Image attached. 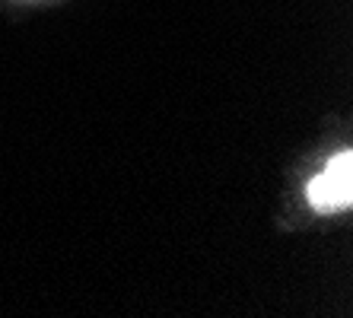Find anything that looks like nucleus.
Masks as SVG:
<instances>
[{"mask_svg": "<svg viewBox=\"0 0 353 318\" xmlns=\"http://www.w3.org/2000/svg\"><path fill=\"white\" fill-rule=\"evenodd\" d=\"M309 197H312V204L321 207V210L350 204V197H353V156L350 153L334 156L328 163V169L309 185Z\"/></svg>", "mask_w": 353, "mask_h": 318, "instance_id": "nucleus-1", "label": "nucleus"}]
</instances>
